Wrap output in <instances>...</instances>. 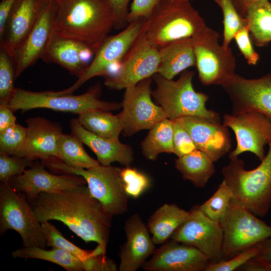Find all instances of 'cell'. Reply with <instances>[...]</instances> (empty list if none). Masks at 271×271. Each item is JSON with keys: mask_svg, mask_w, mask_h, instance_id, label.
Masks as SVG:
<instances>
[{"mask_svg": "<svg viewBox=\"0 0 271 271\" xmlns=\"http://www.w3.org/2000/svg\"><path fill=\"white\" fill-rule=\"evenodd\" d=\"M172 121L174 154L179 158L196 150L195 145L188 132L177 120Z\"/></svg>", "mask_w": 271, "mask_h": 271, "instance_id": "42", "label": "cell"}, {"mask_svg": "<svg viewBox=\"0 0 271 271\" xmlns=\"http://www.w3.org/2000/svg\"><path fill=\"white\" fill-rule=\"evenodd\" d=\"M26 134V127L17 123L0 132V153L25 157Z\"/></svg>", "mask_w": 271, "mask_h": 271, "instance_id": "37", "label": "cell"}, {"mask_svg": "<svg viewBox=\"0 0 271 271\" xmlns=\"http://www.w3.org/2000/svg\"><path fill=\"white\" fill-rule=\"evenodd\" d=\"M54 0L46 5L34 26L15 50L13 59L16 79L41 58L53 33Z\"/></svg>", "mask_w": 271, "mask_h": 271, "instance_id": "20", "label": "cell"}, {"mask_svg": "<svg viewBox=\"0 0 271 271\" xmlns=\"http://www.w3.org/2000/svg\"><path fill=\"white\" fill-rule=\"evenodd\" d=\"M173 1H195V0H173Z\"/></svg>", "mask_w": 271, "mask_h": 271, "instance_id": "51", "label": "cell"}, {"mask_svg": "<svg viewBox=\"0 0 271 271\" xmlns=\"http://www.w3.org/2000/svg\"><path fill=\"white\" fill-rule=\"evenodd\" d=\"M160 0H133L127 16L129 23L140 19H147Z\"/></svg>", "mask_w": 271, "mask_h": 271, "instance_id": "44", "label": "cell"}, {"mask_svg": "<svg viewBox=\"0 0 271 271\" xmlns=\"http://www.w3.org/2000/svg\"><path fill=\"white\" fill-rule=\"evenodd\" d=\"M232 198V192L223 180L214 194L198 207L206 216L220 222L226 213Z\"/></svg>", "mask_w": 271, "mask_h": 271, "instance_id": "35", "label": "cell"}, {"mask_svg": "<svg viewBox=\"0 0 271 271\" xmlns=\"http://www.w3.org/2000/svg\"><path fill=\"white\" fill-rule=\"evenodd\" d=\"M209 263L196 248L170 239L155 250L142 268L147 271H205Z\"/></svg>", "mask_w": 271, "mask_h": 271, "instance_id": "18", "label": "cell"}, {"mask_svg": "<svg viewBox=\"0 0 271 271\" xmlns=\"http://www.w3.org/2000/svg\"><path fill=\"white\" fill-rule=\"evenodd\" d=\"M71 133L95 154L97 160L104 166L118 162L124 167L130 166L133 161V152L130 146L119 140H110L98 136L85 129L77 118L70 121Z\"/></svg>", "mask_w": 271, "mask_h": 271, "instance_id": "25", "label": "cell"}, {"mask_svg": "<svg viewBox=\"0 0 271 271\" xmlns=\"http://www.w3.org/2000/svg\"><path fill=\"white\" fill-rule=\"evenodd\" d=\"M221 9L223 20V38L222 46L229 47L236 33L247 24L246 19L237 12L230 0H213Z\"/></svg>", "mask_w": 271, "mask_h": 271, "instance_id": "38", "label": "cell"}, {"mask_svg": "<svg viewBox=\"0 0 271 271\" xmlns=\"http://www.w3.org/2000/svg\"><path fill=\"white\" fill-rule=\"evenodd\" d=\"M238 14L246 19L247 9L252 3L259 0H230Z\"/></svg>", "mask_w": 271, "mask_h": 271, "instance_id": "49", "label": "cell"}, {"mask_svg": "<svg viewBox=\"0 0 271 271\" xmlns=\"http://www.w3.org/2000/svg\"><path fill=\"white\" fill-rule=\"evenodd\" d=\"M100 93L101 86L98 83L80 95L61 94L59 91H52L35 92L16 88L7 106L14 112L44 108L78 115L91 110L110 111L122 107L121 103L101 100Z\"/></svg>", "mask_w": 271, "mask_h": 271, "instance_id": "7", "label": "cell"}, {"mask_svg": "<svg viewBox=\"0 0 271 271\" xmlns=\"http://www.w3.org/2000/svg\"><path fill=\"white\" fill-rule=\"evenodd\" d=\"M93 55L94 53L84 44L59 36L53 31L41 59L46 63L57 64L79 78L90 64Z\"/></svg>", "mask_w": 271, "mask_h": 271, "instance_id": "23", "label": "cell"}, {"mask_svg": "<svg viewBox=\"0 0 271 271\" xmlns=\"http://www.w3.org/2000/svg\"><path fill=\"white\" fill-rule=\"evenodd\" d=\"M120 175L129 197L139 198L150 186V180L146 174L130 166L121 168Z\"/></svg>", "mask_w": 271, "mask_h": 271, "instance_id": "39", "label": "cell"}, {"mask_svg": "<svg viewBox=\"0 0 271 271\" xmlns=\"http://www.w3.org/2000/svg\"><path fill=\"white\" fill-rule=\"evenodd\" d=\"M14 258H35L57 264L68 271H85L82 262L67 250L59 247L50 250L38 246L24 247L12 253Z\"/></svg>", "mask_w": 271, "mask_h": 271, "instance_id": "33", "label": "cell"}, {"mask_svg": "<svg viewBox=\"0 0 271 271\" xmlns=\"http://www.w3.org/2000/svg\"><path fill=\"white\" fill-rule=\"evenodd\" d=\"M259 248L257 254L249 261L264 263L271 261V237L258 243Z\"/></svg>", "mask_w": 271, "mask_h": 271, "instance_id": "46", "label": "cell"}, {"mask_svg": "<svg viewBox=\"0 0 271 271\" xmlns=\"http://www.w3.org/2000/svg\"><path fill=\"white\" fill-rule=\"evenodd\" d=\"M35 161L27 157H17L0 153V180L9 183L11 177L23 174L27 167H31Z\"/></svg>", "mask_w": 271, "mask_h": 271, "instance_id": "40", "label": "cell"}, {"mask_svg": "<svg viewBox=\"0 0 271 271\" xmlns=\"http://www.w3.org/2000/svg\"><path fill=\"white\" fill-rule=\"evenodd\" d=\"M50 0H16L1 39V47L13 57Z\"/></svg>", "mask_w": 271, "mask_h": 271, "instance_id": "22", "label": "cell"}, {"mask_svg": "<svg viewBox=\"0 0 271 271\" xmlns=\"http://www.w3.org/2000/svg\"><path fill=\"white\" fill-rule=\"evenodd\" d=\"M80 124L91 132L110 140H119L122 127L118 116L110 111L94 109L78 115Z\"/></svg>", "mask_w": 271, "mask_h": 271, "instance_id": "31", "label": "cell"}, {"mask_svg": "<svg viewBox=\"0 0 271 271\" xmlns=\"http://www.w3.org/2000/svg\"><path fill=\"white\" fill-rule=\"evenodd\" d=\"M145 21L140 19L131 22L119 33L108 36L82 75L72 86L59 91V93L72 94L95 76H102L105 78L114 76L119 70L121 60L141 32Z\"/></svg>", "mask_w": 271, "mask_h": 271, "instance_id": "11", "label": "cell"}, {"mask_svg": "<svg viewBox=\"0 0 271 271\" xmlns=\"http://www.w3.org/2000/svg\"><path fill=\"white\" fill-rule=\"evenodd\" d=\"M260 164L246 170L244 163L238 158L222 169L223 180L230 188L232 199L254 215L262 217L271 206V143Z\"/></svg>", "mask_w": 271, "mask_h": 271, "instance_id": "3", "label": "cell"}, {"mask_svg": "<svg viewBox=\"0 0 271 271\" xmlns=\"http://www.w3.org/2000/svg\"><path fill=\"white\" fill-rule=\"evenodd\" d=\"M187 211L174 204H164L149 217L147 227L156 245L170 239L175 231L187 219Z\"/></svg>", "mask_w": 271, "mask_h": 271, "instance_id": "28", "label": "cell"}, {"mask_svg": "<svg viewBox=\"0 0 271 271\" xmlns=\"http://www.w3.org/2000/svg\"><path fill=\"white\" fill-rule=\"evenodd\" d=\"M232 199L220 223L223 229L222 260L271 237V226Z\"/></svg>", "mask_w": 271, "mask_h": 271, "instance_id": "8", "label": "cell"}, {"mask_svg": "<svg viewBox=\"0 0 271 271\" xmlns=\"http://www.w3.org/2000/svg\"><path fill=\"white\" fill-rule=\"evenodd\" d=\"M41 223L63 222L86 242L106 254L113 215L91 194L85 185L55 193H42L28 200Z\"/></svg>", "mask_w": 271, "mask_h": 271, "instance_id": "1", "label": "cell"}, {"mask_svg": "<svg viewBox=\"0 0 271 271\" xmlns=\"http://www.w3.org/2000/svg\"><path fill=\"white\" fill-rule=\"evenodd\" d=\"M223 237L220 222L210 219L195 206L170 239L196 248L210 262L216 263L222 260Z\"/></svg>", "mask_w": 271, "mask_h": 271, "instance_id": "15", "label": "cell"}, {"mask_svg": "<svg viewBox=\"0 0 271 271\" xmlns=\"http://www.w3.org/2000/svg\"><path fill=\"white\" fill-rule=\"evenodd\" d=\"M37 160L20 175L11 178L9 184L16 191L24 193L30 200L42 193H55L72 189L86 184L81 176L48 172Z\"/></svg>", "mask_w": 271, "mask_h": 271, "instance_id": "17", "label": "cell"}, {"mask_svg": "<svg viewBox=\"0 0 271 271\" xmlns=\"http://www.w3.org/2000/svg\"><path fill=\"white\" fill-rule=\"evenodd\" d=\"M194 74L193 71L186 70L178 79L174 80L156 73L152 77L156 85L152 95L171 120L194 116L222 123L219 113L206 106L209 95L194 89Z\"/></svg>", "mask_w": 271, "mask_h": 271, "instance_id": "5", "label": "cell"}, {"mask_svg": "<svg viewBox=\"0 0 271 271\" xmlns=\"http://www.w3.org/2000/svg\"><path fill=\"white\" fill-rule=\"evenodd\" d=\"M194 38L177 40L160 47V64L158 73L173 79L188 68L196 66Z\"/></svg>", "mask_w": 271, "mask_h": 271, "instance_id": "27", "label": "cell"}, {"mask_svg": "<svg viewBox=\"0 0 271 271\" xmlns=\"http://www.w3.org/2000/svg\"><path fill=\"white\" fill-rule=\"evenodd\" d=\"M126 241L120 248L119 271H136L142 267L156 249L147 226L138 213L130 216L124 227Z\"/></svg>", "mask_w": 271, "mask_h": 271, "instance_id": "21", "label": "cell"}, {"mask_svg": "<svg viewBox=\"0 0 271 271\" xmlns=\"http://www.w3.org/2000/svg\"><path fill=\"white\" fill-rule=\"evenodd\" d=\"M191 137L197 150L207 155L215 162L230 152L232 144L227 126L194 116L177 119Z\"/></svg>", "mask_w": 271, "mask_h": 271, "instance_id": "19", "label": "cell"}, {"mask_svg": "<svg viewBox=\"0 0 271 271\" xmlns=\"http://www.w3.org/2000/svg\"><path fill=\"white\" fill-rule=\"evenodd\" d=\"M152 77L148 78L125 89L121 102L122 110L117 114L124 136L150 129L167 118L162 108L152 100Z\"/></svg>", "mask_w": 271, "mask_h": 271, "instance_id": "13", "label": "cell"}, {"mask_svg": "<svg viewBox=\"0 0 271 271\" xmlns=\"http://www.w3.org/2000/svg\"><path fill=\"white\" fill-rule=\"evenodd\" d=\"M214 162L205 153L195 150L178 158L175 168L184 179L189 181L196 187H204L215 172Z\"/></svg>", "mask_w": 271, "mask_h": 271, "instance_id": "29", "label": "cell"}, {"mask_svg": "<svg viewBox=\"0 0 271 271\" xmlns=\"http://www.w3.org/2000/svg\"><path fill=\"white\" fill-rule=\"evenodd\" d=\"M25 121V157L34 161L50 157L58 158V143L62 133L60 124L41 116L30 117Z\"/></svg>", "mask_w": 271, "mask_h": 271, "instance_id": "24", "label": "cell"}, {"mask_svg": "<svg viewBox=\"0 0 271 271\" xmlns=\"http://www.w3.org/2000/svg\"><path fill=\"white\" fill-rule=\"evenodd\" d=\"M13 229L21 236L24 247L47 246L41 223L37 219L26 196L9 183L0 185V233Z\"/></svg>", "mask_w": 271, "mask_h": 271, "instance_id": "9", "label": "cell"}, {"mask_svg": "<svg viewBox=\"0 0 271 271\" xmlns=\"http://www.w3.org/2000/svg\"><path fill=\"white\" fill-rule=\"evenodd\" d=\"M160 47L142 31L122 58L118 72L105 78L104 85L109 89L121 90L158 73Z\"/></svg>", "mask_w": 271, "mask_h": 271, "instance_id": "12", "label": "cell"}, {"mask_svg": "<svg viewBox=\"0 0 271 271\" xmlns=\"http://www.w3.org/2000/svg\"><path fill=\"white\" fill-rule=\"evenodd\" d=\"M14 112L7 105H0V132L16 123V117Z\"/></svg>", "mask_w": 271, "mask_h": 271, "instance_id": "47", "label": "cell"}, {"mask_svg": "<svg viewBox=\"0 0 271 271\" xmlns=\"http://www.w3.org/2000/svg\"><path fill=\"white\" fill-rule=\"evenodd\" d=\"M15 66L13 57L2 47L0 49V105H7L16 91Z\"/></svg>", "mask_w": 271, "mask_h": 271, "instance_id": "36", "label": "cell"}, {"mask_svg": "<svg viewBox=\"0 0 271 271\" xmlns=\"http://www.w3.org/2000/svg\"><path fill=\"white\" fill-rule=\"evenodd\" d=\"M47 245L63 248L75 256L83 264L85 271H116L115 262L106 254L98 253L95 249L86 250L71 242L49 221L41 223Z\"/></svg>", "mask_w": 271, "mask_h": 271, "instance_id": "26", "label": "cell"}, {"mask_svg": "<svg viewBox=\"0 0 271 271\" xmlns=\"http://www.w3.org/2000/svg\"><path fill=\"white\" fill-rule=\"evenodd\" d=\"M82 142L73 134L62 133L58 143V158L67 165L89 169L100 164L85 151Z\"/></svg>", "mask_w": 271, "mask_h": 271, "instance_id": "34", "label": "cell"}, {"mask_svg": "<svg viewBox=\"0 0 271 271\" xmlns=\"http://www.w3.org/2000/svg\"><path fill=\"white\" fill-rule=\"evenodd\" d=\"M114 25L108 0H54L53 32L84 44L94 55Z\"/></svg>", "mask_w": 271, "mask_h": 271, "instance_id": "2", "label": "cell"}, {"mask_svg": "<svg viewBox=\"0 0 271 271\" xmlns=\"http://www.w3.org/2000/svg\"><path fill=\"white\" fill-rule=\"evenodd\" d=\"M16 0H2L0 4V37L3 34L5 25Z\"/></svg>", "mask_w": 271, "mask_h": 271, "instance_id": "48", "label": "cell"}, {"mask_svg": "<svg viewBox=\"0 0 271 271\" xmlns=\"http://www.w3.org/2000/svg\"><path fill=\"white\" fill-rule=\"evenodd\" d=\"M115 16V29H124L128 25L127 16L129 10L128 6L130 0H108Z\"/></svg>", "mask_w": 271, "mask_h": 271, "instance_id": "45", "label": "cell"}, {"mask_svg": "<svg viewBox=\"0 0 271 271\" xmlns=\"http://www.w3.org/2000/svg\"><path fill=\"white\" fill-rule=\"evenodd\" d=\"M222 123L234 132L236 148L229 153L230 160L246 152L253 153L261 161L265 156V147L271 143V119L254 110L237 114H225Z\"/></svg>", "mask_w": 271, "mask_h": 271, "instance_id": "14", "label": "cell"}, {"mask_svg": "<svg viewBox=\"0 0 271 271\" xmlns=\"http://www.w3.org/2000/svg\"><path fill=\"white\" fill-rule=\"evenodd\" d=\"M233 39L247 63L252 65H256L259 59V56L252 46L248 24L236 33Z\"/></svg>", "mask_w": 271, "mask_h": 271, "instance_id": "43", "label": "cell"}, {"mask_svg": "<svg viewBox=\"0 0 271 271\" xmlns=\"http://www.w3.org/2000/svg\"><path fill=\"white\" fill-rule=\"evenodd\" d=\"M41 162L52 173L82 176L92 196L112 215L127 211L129 196L121 177L120 168L100 164L87 169L75 168L55 157L44 158Z\"/></svg>", "mask_w": 271, "mask_h": 271, "instance_id": "6", "label": "cell"}, {"mask_svg": "<svg viewBox=\"0 0 271 271\" xmlns=\"http://www.w3.org/2000/svg\"><path fill=\"white\" fill-rule=\"evenodd\" d=\"M260 264L261 271H271V261Z\"/></svg>", "mask_w": 271, "mask_h": 271, "instance_id": "50", "label": "cell"}, {"mask_svg": "<svg viewBox=\"0 0 271 271\" xmlns=\"http://www.w3.org/2000/svg\"><path fill=\"white\" fill-rule=\"evenodd\" d=\"M219 36L217 31L206 26L194 38L198 78L206 86H222L236 74V59L232 49L219 45Z\"/></svg>", "mask_w": 271, "mask_h": 271, "instance_id": "10", "label": "cell"}, {"mask_svg": "<svg viewBox=\"0 0 271 271\" xmlns=\"http://www.w3.org/2000/svg\"><path fill=\"white\" fill-rule=\"evenodd\" d=\"M141 148L143 156L151 161L163 153L174 154L172 120L166 118L155 124L142 142Z\"/></svg>", "mask_w": 271, "mask_h": 271, "instance_id": "32", "label": "cell"}, {"mask_svg": "<svg viewBox=\"0 0 271 271\" xmlns=\"http://www.w3.org/2000/svg\"><path fill=\"white\" fill-rule=\"evenodd\" d=\"M259 250L257 245L241 252L236 256L216 263L210 262L205 271H233L240 268L254 257Z\"/></svg>", "mask_w": 271, "mask_h": 271, "instance_id": "41", "label": "cell"}, {"mask_svg": "<svg viewBox=\"0 0 271 271\" xmlns=\"http://www.w3.org/2000/svg\"><path fill=\"white\" fill-rule=\"evenodd\" d=\"M206 26L190 1L160 0L145 20L142 31L162 47L177 40L194 38Z\"/></svg>", "mask_w": 271, "mask_h": 271, "instance_id": "4", "label": "cell"}, {"mask_svg": "<svg viewBox=\"0 0 271 271\" xmlns=\"http://www.w3.org/2000/svg\"><path fill=\"white\" fill-rule=\"evenodd\" d=\"M221 86L231 102L232 114L254 110L271 119V73L255 79L235 74Z\"/></svg>", "mask_w": 271, "mask_h": 271, "instance_id": "16", "label": "cell"}, {"mask_svg": "<svg viewBox=\"0 0 271 271\" xmlns=\"http://www.w3.org/2000/svg\"><path fill=\"white\" fill-rule=\"evenodd\" d=\"M246 19L250 36L258 47L267 45L271 42V2L259 0L250 4Z\"/></svg>", "mask_w": 271, "mask_h": 271, "instance_id": "30", "label": "cell"}]
</instances>
